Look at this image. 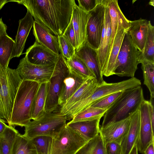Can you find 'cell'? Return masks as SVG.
Returning a JSON list of instances; mask_svg holds the SVG:
<instances>
[{
  "mask_svg": "<svg viewBox=\"0 0 154 154\" xmlns=\"http://www.w3.org/2000/svg\"><path fill=\"white\" fill-rule=\"evenodd\" d=\"M24 6L35 21L58 36L69 23L74 0H9Z\"/></svg>",
  "mask_w": 154,
  "mask_h": 154,
  "instance_id": "obj_1",
  "label": "cell"
},
{
  "mask_svg": "<svg viewBox=\"0 0 154 154\" xmlns=\"http://www.w3.org/2000/svg\"><path fill=\"white\" fill-rule=\"evenodd\" d=\"M39 85L35 81L22 80L14 99L8 125L25 127L31 121L32 105Z\"/></svg>",
  "mask_w": 154,
  "mask_h": 154,
  "instance_id": "obj_2",
  "label": "cell"
},
{
  "mask_svg": "<svg viewBox=\"0 0 154 154\" xmlns=\"http://www.w3.org/2000/svg\"><path fill=\"white\" fill-rule=\"evenodd\" d=\"M144 100L141 85L123 91L120 97L105 112L101 126L129 117L139 109Z\"/></svg>",
  "mask_w": 154,
  "mask_h": 154,
  "instance_id": "obj_3",
  "label": "cell"
},
{
  "mask_svg": "<svg viewBox=\"0 0 154 154\" xmlns=\"http://www.w3.org/2000/svg\"><path fill=\"white\" fill-rule=\"evenodd\" d=\"M17 70L0 66V118L10 122L14 99L22 81Z\"/></svg>",
  "mask_w": 154,
  "mask_h": 154,
  "instance_id": "obj_4",
  "label": "cell"
},
{
  "mask_svg": "<svg viewBox=\"0 0 154 154\" xmlns=\"http://www.w3.org/2000/svg\"><path fill=\"white\" fill-rule=\"evenodd\" d=\"M140 81L135 77L116 83H108L103 81L100 83L90 97L78 102L68 109L69 115L74 117L91 106L94 103L115 93L141 85Z\"/></svg>",
  "mask_w": 154,
  "mask_h": 154,
  "instance_id": "obj_5",
  "label": "cell"
},
{
  "mask_svg": "<svg viewBox=\"0 0 154 154\" xmlns=\"http://www.w3.org/2000/svg\"><path fill=\"white\" fill-rule=\"evenodd\" d=\"M59 108L50 112H45L38 119L31 121L24 127L23 135L30 140L40 136L54 137L66 124V116L60 112Z\"/></svg>",
  "mask_w": 154,
  "mask_h": 154,
  "instance_id": "obj_6",
  "label": "cell"
},
{
  "mask_svg": "<svg viewBox=\"0 0 154 154\" xmlns=\"http://www.w3.org/2000/svg\"><path fill=\"white\" fill-rule=\"evenodd\" d=\"M140 52L133 43L128 30L117 58L114 75L120 77H134L139 63Z\"/></svg>",
  "mask_w": 154,
  "mask_h": 154,
  "instance_id": "obj_7",
  "label": "cell"
},
{
  "mask_svg": "<svg viewBox=\"0 0 154 154\" xmlns=\"http://www.w3.org/2000/svg\"><path fill=\"white\" fill-rule=\"evenodd\" d=\"M69 71L66 59L60 54L56 62L53 72L48 82L45 111L50 112L60 107L58 103L63 80Z\"/></svg>",
  "mask_w": 154,
  "mask_h": 154,
  "instance_id": "obj_8",
  "label": "cell"
},
{
  "mask_svg": "<svg viewBox=\"0 0 154 154\" xmlns=\"http://www.w3.org/2000/svg\"><path fill=\"white\" fill-rule=\"evenodd\" d=\"M88 141L66 125L52 138L49 154H75Z\"/></svg>",
  "mask_w": 154,
  "mask_h": 154,
  "instance_id": "obj_9",
  "label": "cell"
},
{
  "mask_svg": "<svg viewBox=\"0 0 154 154\" xmlns=\"http://www.w3.org/2000/svg\"><path fill=\"white\" fill-rule=\"evenodd\" d=\"M106 0H97L95 8L90 12L91 16L87 27V43L97 50L99 47L104 21Z\"/></svg>",
  "mask_w": 154,
  "mask_h": 154,
  "instance_id": "obj_10",
  "label": "cell"
},
{
  "mask_svg": "<svg viewBox=\"0 0 154 154\" xmlns=\"http://www.w3.org/2000/svg\"><path fill=\"white\" fill-rule=\"evenodd\" d=\"M55 64L46 66L35 65L29 62L25 57L20 60L16 69L22 80L34 81L40 84L49 82Z\"/></svg>",
  "mask_w": 154,
  "mask_h": 154,
  "instance_id": "obj_11",
  "label": "cell"
},
{
  "mask_svg": "<svg viewBox=\"0 0 154 154\" xmlns=\"http://www.w3.org/2000/svg\"><path fill=\"white\" fill-rule=\"evenodd\" d=\"M112 30L108 0H106L104 21L100 44L96 51L99 69L103 77L109 55Z\"/></svg>",
  "mask_w": 154,
  "mask_h": 154,
  "instance_id": "obj_12",
  "label": "cell"
},
{
  "mask_svg": "<svg viewBox=\"0 0 154 154\" xmlns=\"http://www.w3.org/2000/svg\"><path fill=\"white\" fill-rule=\"evenodd\" d=\"M148 101L144 100L139 107L140 132L136 145L138 151L141 153L150 143L154 142V130L149 115Z\"/></svg>",
  "mask_w": 154,
  "mask_h": 154,
  "instance_id": "obj_13",
  "label": "cell"
},
{
  "mask_svg": "<svg viewBox=\"0 0 154 154\" xmlns=\"http://www.w3.org/2000/svg\"><path fill=\"white\" fill-rule=\"evenodd\" d=\"M90 12L85 11L76 4L74 6L71 21L74 29L76 40L75 51L87 42V27Z\"/></svg>",
  "mask_w": 154,
  "mask_h": 154,
  "instance_id": "obj_14",
  "label": "cell"
},
{
  "mask_svg": "<svg viewBox=\"0 0 154 154\" xmlns=\"http://www.w3.org/2000/svg\"><path fill=\"white\" fill-rule=\"evenodd\" d=\"M25 54V57L29 62L40 66L55 64L59 55L35 42L26 50Z\"/></svg>",
  "mask_w": 154,
  "mask_h": 154,
  "instance_id": "obj_15",
  "label": "cell"
},
{
  "mask_svg": "<svg viewBox=\"0 0 154 154\" xmlns=\"http://www.w3.org/2000/svg\"><path fill=\"white\" fill-rule=\"evenodd\" d=\"M130 116L105 126H100L99 134L105 144L110 142L120 143L129 126Z\"/></svg>",
  "mask_w": 154,
  "mask_h": 154,
  "instance_id": "obj_16",
  "label": "cell"
},
{
  "mask_svg": "<svg viewBox=\"0 0 154 154\" xmlns=\"http://www.w3.org/2000/svg\"><path fill=\"white\" fill-rule=\"evenodd\" d=\"M69 70L67 74L62 82L58 101L60 107L62 106L83 84L89 79L85 78L73 70L69 69Z\"/></svg>",
  "mask_w": 154,
  "mask_h": 154,
  "instance_id": "obj_17",
  "label": "cell"
},
{
  "mask_svg": "<svg viewBox=\"0 0 154 154\" xmlns=\"http://www.w3.org/2000/svg\"><path fill=\"white\" fill-rule=\"evenodd\" d=\"M34 21L32 16L28 10H27L25 17L19 20L11 59L14 57H18L22 54L27 38L33 26Z\"/></svg>",
  "mask_w": 154,
  "mask_h": 154,
  "instance_id": "obj_18",
  "label": "cell"
},
{
  "mask_svg": "<svg viewBox=\"0 0 154 154\" xmlns=\"http://www.w3.org/2000/svg\"><path fill=\"white\" fill-rule=\"evenodd\" d=\"M140 112L139 108L130 116L128 128L120 144L121 154H129L136 144L140 132Z\"/></svg>",
  "mask_w": 154,
  "mask_h": 154,
  "instance_id": "obj_19",
  "label": "cell"
},
{
  "mask_svg": "<svg viewBox=\"0 0 154 154\" xmlns=\"http://www.w3.org/2000/svg\"><path fill=\"white\" fill-rule=\"evenodd\" d=\"M33 27L35 42L59 55L60 50L57 37L53 35L48 28L35 21Z\"/></svg>",
  "mask_w": 154,
  "mask_h": 154,
  "instance_id": "obj_20",
  "label": "cell"
},
{
  "mask_svg": "<svg viewBox=\"0 0 154 154\" xmlns=\"http://www.w3.org/2000/svg\"><path fill=\"white\" fill-rule=\"evenodd\" d=\"M149 21L141 18L134 21H130L128 31L135 46L142 52L146 42Z\"/></svg>",
  "mask_w": 154,
  "mask_h": 154,
  "instance_id": "obj_21",
  "label": "cell"
},
{
  "mask_svg": "<svg viewBox=\"0 0 154 154\" xmlns=\"http://www.w3.org/2000/svg\"><path fill=\"white\" fill-rule=\"evenodd\" d=\"M100 83L97 79L91 77L87 79L67 101L59 108L63 113L75 103L91 96Z\"/></svg>",
  "mask_w": 154,
  "mask_h": 154,
  "instance_id": "obj_22",
  "label": "cell"
},
{
  "mask_svg": "<svg viewBox=\"0 0 154 154\" xmlns=\"http://www.w3.org/2000/svg\"><path fill=\"white\" fill-rule=\"evenodd\" d=\"M75 54L84 61L99 83L104 81L98 66L96 50L92 48L87 42L83 46L75 51Z\"/></svg>",
  "mask_w": 154,
  "mask_h": 154,
  "instance_id": "obj_23",
  "label": "cell"
},
{
  "mask_svg": "<svg viewBox=\"0 0 154 154\" xmlns=\"http://www.w3.org/2000/svg\"><path fill=\"white\" fill-rule=\"evenodd\" d=\"M128 30L122 24L119 25L103 76L107 77L114 75L117 58L124 36Z\"/></svg>",
  "mask_w": 154,
  "mask_h": 154,
  "instance_id": "obj_24",
  "label": "cell"
},
{
  "mask_svg": "<svg viewBox=\"0 0 154 154\" xmlns=\"http://www.w3.org/2000/svg\"><path fill=\"white\" fill-rule=\"evenodd\" d=\"M108 1L112 30L109 55L119 25L122 24L128 29L130 20L126 18L121 10L117 0H108Z\"/></svg>",
  "mask_w": 154,
  "mask_h": 154,
  "instance_id": "obj_25",
  "label": "cell"
},
{
  "mask_svg": "<svg viewBox=\"0 0 154 154\" xmlns=\"http://www.w3.org/2000/svg\"><path fill=\"white\" fill-rule=\"evenodd\" d=\"M101 118L93 120L67 123L66 126L73 130L88 141L99 134Z\"/></svg>",
  "mask_w": 154,
  "mask_h": 154,
  "instance_id": "obj_26",
  "label": "cell"
},
{
  "mask_svg": "<svg viewBox=\"0 0 154 154\" xmlns=\"http://www.w3.org/2000/svg\"><path fill=\"white\" fill-rule=\"evenodd\" d=\"M48 85V82L40 84L32 106L31 118L33 120L38 119L45 112V106Z\"/></svg>",
  "mask_w": 154,
  "mask_h": 154,
  "instance_id": "obj_27",
  "label": "cell"
},
{
  "mask_svg": "<svg viewBox=\"0 0 154 154\" xmlns=\"http://www.w3.org/2000/svg\"><path fill=\"white\" fill-rule=\"evenodd\" d=\"M15 43L7 33L0 37V66L8 67Z\"/></svg>",
  "mask_w": 154,
  "mask_h": 154,
  "instance_id": "obj_28",
  "label": "cell"
},
{
  "mask_svg": "<svg viewBox=\"0 0 154 154\" xmlns=\"http://www.w3.org/2000/svg\"><path fill=\"white\" fill-rule=\"evenodd\" d=\"M11 154H37L31 140L20 133L16 137Z\"/></svg>",
  "mask_w": 154,
  "mask_h": 154,
  "instance_id": "obj_29",
  "label": "cell"
},
{
  "mask_svg": "<svg viewBox=\"0 0 154 154\" xmlns=\"http://www.w3.org/2000/svg\"><path fill=\"white\" fill-rule=\"evenodd\" d=\"M143 60L154 63V26L150 20L144 47L142 52H140L139 63Z\"/></svg>",
  "mask_w": 154,
  "mask_h": 154,
  "instance_id": "obj_30",
  "label": "cell"
},
{
  "mask_svg": "<svg viewBox=\"0 0 154 154\" xmlns=\"http://www.w3.org/2000/svg\"><path fill=\"white\" fill-rule=\"evenodd\" d=\"M75 154H106L105 144L100 134L88 141Z\"/></svg>",
  "mask_w": 154,
  "mask_h": 154,
  "instance_id": "obj_31",
  "label": "cell"
},
{
  "mask_svg": "<svg viewBox=\"0 0 154 154\" xmlns=\"http://www.w3.org/2000/svg\"><path fill=\"white\" fill-rule=\"evenodd\" d=\"M19 133L12 126L8 125L0 137L2 154H11L14 141Z\"/></svg>",
  "mask_w": 154,
  "mask_h": 154,
  "instance_id": "obj_32",
  "label": "cell"
},
{
  "mask_svg": "<svg viewBox=\"0 0 154 154\" xmlns=\"http://www.w3.org/2000/svg\"><path fill=\"white\" fill-rule=\"evenodd\" d=\"M143 71V84L147 88L150 93V100L154 98V63L142 60L140 62Z\"/></svg>",
  "mask_w": 154,
  "mask_h": 154,
  "instance_id": "obj_33",
  "label": "cell"
},
{
  "mask_svg": "<svg viewBox=\"0 0 154 154\" xmlns=\"http://www.w3.org/2000/svg\"><path fill=\"white\" fill-rule=\"evenodd\" d=\"M107 110L90 106L75 115L68 122L90 121L101 118Z\"/></svg>",
  "mask_w": 154,
  "mask_h": 154,
  "instance_id": "obj_34",
  "label": "cell"
},
{
  "mask_svg": "<svg viewBox=\"0 0 154 154\" xmlns=\"http://www.w3.org/2000/svg\"><path fill=\"white\" fill-rule=\"evenodd\" d=\"M66 61L69 69L78 72L86 79L94 77L84 61L75 54L70 59H66Z\"/></svg>",
  "mask_w": 154,
  "mask_h": 154,
  "instance_id": "obj_35",
  "label": "cell"
},
{
  "mask_svg": "<svg viewBox=\"0 0 154 154\" xmlns=\"http://www.w3.org/2000/svg\"><path fill=\"white\" fill-rule=\"evenodd\" d=\"M52 138L38 136L30 140L34 145L37 154H49Z\"/></svg>",
  "mask_w": 154,
  "mask_h": 154,
  "instance_id": "obj_36",
  "label": "cell"
},
{
  "mask_svg": "<svg viewBox=\"0 0 154 154\" xmlns=\"http://www.w3.org/2000/svg\"><path fill=\"white\" fill-rule=\"evenodd\" d=\"M60 53L66 59H68L75 54V49L62 35L57 36Z\"/></svg>",
  "mask_w": 154,
  "mask_h": 154,
  "instance_id": "obj_37",
  "label": "cell"
},
{
  "mask_svg": "<svg viewBox=\"0 0 154 154\" xmlns=\"http://www.w3.org/2000/svg\"><path fill=\"white\" fill-rule=\"evenodd\" d=\"M123 91L119 92L110 95L94 103L91 106L108 109L120 97Z\"/></svg>",
  "mask_w": 154,
  "mask_h": 154,
  "instance_id": "obj_38",
  "label": "cell"
},
{
  "mask_svg": "<svg viewBox=\"0 0 154 154\" xmlns=\"http://www.w3.org/2000/svg\"><path fill=\"white\" fill-rule=\"evenodd\" d=\"M62 35L70 42L76 50L75 35L73 24L71 20L64 30Z\"/></svg>",
  "mask_w": 154,
  "mask_h": 154,
  "instance_id": "obj_39",
  "label": "cell"
},
{
  "mask_svg": "<svg viewBox=\"0 0 154 154\" xmlns=\"http://www.w3.org/2000/svg\"><path fill=\"white\" fill-rule=\"evenodd\" d=\"M106 154H121V148L120 143L108 142L105 144Z\"/></svg>",
  "mask_w": 154,
  "mask_h": 154,
  "instance_id": "obj_40",
  "label": "cell"
},
{
  "mask_svg": "<svg viewBox=\"0 0 154 154\" xmlns=\"http://www.w3.org/2000/svg\"><path fill=\"white\" fill-rule=\"evenodd\" d=\"M97 0H78L79 6L85 11L89 12L96 6Z\"/></svg>",
  "mask_w": 154,
  "mask_h": 154,
  "instance_id": "obj_41",
  "label": "cell"
},
{
  "mask_svg": "<svg viewBox=\"0 0 154 154\" xmlns=\"http://www.w3.org/2000/svg\"><path fill=\"white\" fill-rule=\"evenodd\" d=\"M142 153L143 154H154V142L150 143Z\"/></svg>",
  "mask_w": 154,
  "mask_h": 154,
  "instance_id": "obj_42",
  "label": "cell"
},
{
  "mask_svg": "<svg viewBox=\"0 0 154 154\" xmlns=\"http://www.w3.org/2000/svg\"><path fill=\"white\" fill-rule=\"evenodd\" d=\"M7 26L3 22L2 18H0V37L6 33Z\"/></svg>",
  "mask_w": 154,
  "mask_h": 154,
  "instance_id": "obj_43",
  "label": "cell"
},
{
  "mask_svg": "<svg viewBox=\"0 0 154 154\" xmlns=\"http://www.w3.org/2000/svg\"><path fill=\"white\" fill-rule=\"evenodd\" d=\"M7 126L4 119L0 118V137Z\"/></svg>",
  "mask_w": 154,
  "mask_h": 154,
  "instance_id": "obj_44",
  "label": "cell"
},
{
  "mask_svg": "<svg viewBox=\"0 0 154 154\" xmlns=\"http://www.w3.org/2000/svg\"><path fill=\"white\" fill-rule=\"evenodd\" d=\"M138 149L136 144L133 148L129 154H138Z\"/></svg>",
  "mask_w": 154,
  "mask_h": 154,
  "instance_id": "obj_45",
  "label": "cell"
},
{
  "mask_svg": "<svg viewBox=\"0 0 154 154\" xmlns=\"http://www.w3.org/2000/svg\"><path fill=\"white\" fill-rule=\"evenodd\" d=\"M8 2H9V0H0V10L3 7L4 5Z\"/></svg>",
  "mask_w": 154,
  "mask_h": 154,
  "instance_id": "obj_46",
  "label": "cell"
},
{
  "mask_svg": "<svg viewBox=\"0 0 154 154\" xmlns=\"http://www.w3.org/2000/svg\"><path fill=\"white\" fill-rule=\"evenodd\" d=\"M149 4L151 5L154 6V0H151L149 2Z\"/></svg>",
  "mask_w": 154,
  "mask_h": 154,
  "instance_id": "obj_47",
  "label": "cell"
},
{
  "mask_svg": "<svg viewBox=\"0 0 154 154\" xmlns=\"http://www.w3.org/2000/svg\"><path fill=\"white\" fill-rule=\"evenodd\" d=\"M0 154H2L1 150V148H0Z\"/></svg>",
  "mask_w": 154,
  "mask_h": 154,
  "instance_id": "obj_48",
  "label": "cell"
},
{
  "mask_svg": "<svg viewBox=\"0 0 154 154\" xmlns=\"http://www.w3.org/2000/svg\"><path fill=\"white\" fill-rule=\"evenodd\" d=\"M142 153V154H143V153Z\"/></svg>",
  "mask_w": 154,
  "mask_h": 154,
  "instance_id": "obj_49",
  "label": "cell"
}]
</instances>
